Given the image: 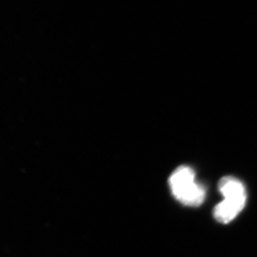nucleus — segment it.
Segmentation results:
<instances>
[{"label":"nucleus","instance_id":"nucleus-1","mask_svg":"<svg viewBox=\"0 0 257 257\" xmlns=\"http://www.w3.org/2000/svg\"><path fill=\"white\" fill-rule=\"evenodd\" d=\"M169 182L174 196L183 205L196 207L205 200V188L195 181V172L189 166L176 169Z\"/></svg>","mask_w":257,"mask_h":257},{"label":"nucleus","instance_id":"nucleus-2","mask_svg":"<svg viewBox=\"0 0 257 257\" xmlns=\"http://www.w3.org/2000/svg\"><path fill=\"white\" fill-rule=\"evenodd\" d=\"M246 198L225 197L214 209V217L220 223L232 221L245 207Z\"/></svg>","mask_w":257,"mask_h":257}]
</instances>
